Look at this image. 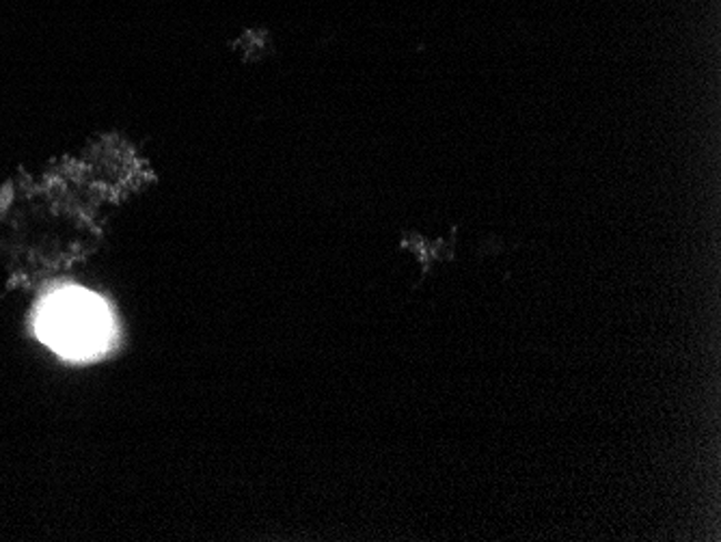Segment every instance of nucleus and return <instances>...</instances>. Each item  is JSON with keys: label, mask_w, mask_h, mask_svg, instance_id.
I'll use <instances>...</instances> for the list:
<instances>
[{"label": "nucleus", "mask_w": 721, "mask_h": 542, "mask_svg": "<svg viewBox=\"0 0 721 542\" xmlns=\"http://www.w3.org/2000/svg\"><path fill=\"white\" fill-rule=\"evenodd\" d=\"M113 333L109 308L91 292L66 288L50 294L39 308V340L63 357H93L109 347Z\"/></svg>", "instance_id": "f257e3e1"}, {"label": "nucleus", "mask_w": 721, "mask_h": 542, "mask_svg": "<svg viewBox=\"0 0 721 542\" xmlns=\"http://www.w3.org/2000/svg\"><path fill=\"white\" fill-rule=\"evenodd\" d=\"M404 249H411L418 255L419 264H421V274L428 277L430 271L434 269L437 262H448L454 258V242L452 240H437V242H428L421 235H407L402 242Z\"/></svg>", "instance_id": "f03ea898"}]
</instances>
